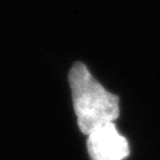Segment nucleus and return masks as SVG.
<instances>
[{
	"label": "nucleus",
	"mask_w": 160,
	"mask_h": 160,
	"mask_svg": "<svg viewBox=\"0 0 160 160\" xmlns=\"http://www.w3.org/2000/svg\"><path fill=\"white\" fill-rule=\"evenodd\" d=\"M68 78L77 122L83 134L90 135L96 129L117 118L120 111L117 96L107 92L83 63H74Z\"/></svg>",
	"instance_id": "nucleus-1"
},
{
	"label": "nucleus",
	"mask_w": 160,
	"mask_h": 160,
	"mask_svg": "<svg viewBox=\"0 0 160 160\" xmlns=\"http://www.w3.org/2000/svg\"><path fill=\"white\" fill-rule=\"evenodd\" d=\"M87 149L92 160H122L129 155L128 141L118 134L113 122L92 131Z\"/></svg>",
	"instance_id": "nucleus-2"
}]
</instances>
